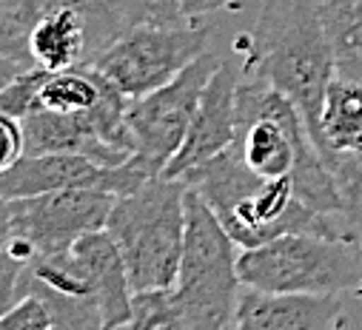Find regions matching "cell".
Masks as SVG:
<instances>
[{"mask_svg": "<svg viewBox=\"0 0 362 330\" xmlns=\"http://www.w3.org/2000/svg\"><path fill=\"white\" fill-rule=\"evenodd\" d=\"M209 46L206 26H137L123 29L92 66L129 97H143L174 80Z\"/></svg>", "mask_w": 362, "mask_h": 330, "instance_id": "obj_7", "label": "cell"}, {"mask_svg": "<svg viewBox=\"0 0 362 330\" xmlns=\"http://www.w3.org/2000/svg\"><path fill=\"white\" fill-rule=\"evenodd\" d=\"M120 32L109 0H40L29 54L37 68L63 71L92 63Z\"/></svg>", "mask_w": 362, "mask_h": 330, "instance_id": "obj_9", "label": "cell"}, {"mask_svg": "<svg viewBox=\"0 0 362 330\" xmlns=\"http://www.w3.org/2000/svg\"><path fill=\"white\" fill-rule=\"evenodd\" d=\"M248 68L294 100L317 140L328 82L337 77L320 0H262Z\"/></svg>", "mask_w": 362, "mask_h": 330, "instance_id": "obj_3", "label": "cell"}, {"mask_svg": "<svg viewBox=\"0 0 362 330\" xmlns=\"http://www.w3.org/2000/svg\"><path fill=\"white\" fill-rule=\"evenodd\" d=\"M186 191L183 180L160 174L115 200L106 231L120 248L132 291L174 288L186 239Z\"/></svg>", "mask_w": 362, "mask_h": 330, "instance_id": "obj_4", "label": "cell"}, {"mask_svg": "<svg viewBox=\"0 0 362 330\" xmlns=\"http://www.w3.org/2000/svg\"><path fill=\"white\" fill-rule=\"evenodd\" d=\"M123 29L137 26H186L192 23L183 15L180 0H109Z\"/></svg>", "mask_w": 362, "mask_h": 330, "instance_id": "obj_16", "label": "cell"}, {"mask_svg": "<svg viewBox=\"0 0 362 330\" xmlns=\"http://www.w3.org/2000/svg\"><path fill=\"white\" fill-rule=\"evenodd\" d=\"M29 66H23V63H18V60H9V57H0V89L6 86V82H12L21 71H26ZM37 68V66H35Z\"/></svg>", "mask_w": 362, "mask_h": 330, "instance_id": "obj_25", "label": "cell"}, {"mask_svg": "<svg viewBox=\"0 0 362 330\" xmlns=\"http://www.w3.org/2000/svg\"><path fill=\"white\" fill-rule=\"evenodd\" d=\"M23 154H26L23 123L6 111H0V174L9 171Z\"/></svg>", "mask_w": 362, "mask_h": 330, "instance_id": "obj_22", "label": "cell"}, {"mask_svg": "<svg viewBox=\"0 0 362 330\" xmlns=\"http://www.w3.org/2000/svg\"><path fill=\"white\" fill-rule=\"evenodd\" d=\"M74 257L86 265V271L92 274L98 299H100V313H103V330L112 327H129L132 322V282L126 262L120 257V248L112 239L106 228L92 231L80 236L71 245Z\"/></svg>", "mask_w": 362, "mask_h": 330, "instance_id": "obj_14", "label": "cell"}, {"mask_svg": "<svg viewBox=\"0 0 362 330\" xmlns=\"http://www.w3.org/2000/svg\"><path fill=\"white\" fill-rule=\"evenodd\" d=\"M351 239L320 233H286L237 257L240 282L259 291L288 293H345L362 285V265Z\"/></svg>", "mask_w": 362, "mask_h": 330, "instance_id": "obj_6", "label": "cell"}, {"mask_svg": "<svg viewBox=\"0 0 362 330\" xmlns=\"http://www.w3.org/2000/svg\"><path fill=\"white\" fill-rule=\"evenodd\" d=\"M134 330H180V316L171 299V288L134 291L132 293V322Z\"/></svg>", "mask_w": 362, "mask_h": 330, "instance_id": "obj_17", "label": "cell"}, {"mask_svg": "<svg viewBox=\"0 0 362 330\" xmlns=\"http://www.w3.org/2000/svg\"><path fill=\"white\" fill-rule=\"evenodd\" d=\"M26 257H21L18 251L6 248L0 254V319L9 313V307L18 302L21 296V276H23V268H26Z\"/></svg>", "mask_w": 362, "mask_h": 330, "instance_id": "obj_21", "label": "cell"}, {"mask_svg": "<svg viewBox=\"0 0 362 330\" xmlns=\"http://www.w3.org/2000/svg\"><path fill=\"white\" fill-rule=\"evenodd\" d=\"M223 60L203 51L192 60L174 80L165 86L129 100V131L134 137V154L148 165L151 171L163 174L168 159L183 145V137L192 126V117L200 106V97L209 80L220 68Z\"/></svg>", "mask_w": 362, "mask_h": 330, "instance_id": "obj_8", "label": "cell"}, {"mask_svg": "<svg viewBox=\"0 0 362 330\" xmlns=\"http://www.w3.org/2000/svg\"><path fill=\"white\" fill-rule=\"evenodd\" d=\"M356 242H359V245H362V231H359V236H356Z\"/></svg>", "mask_w": 362, "mask_h": 330, "instance_id": "obj_26", "label": "cell"}, {"mask_svg": "<svg viewBox=\"0 0 362 330\" xmlns=\"http://www.w3.org/2000/svg\"><path fill=\"white\" fill-rule=\"evenodd\" d=\"M21 293H37L46 302L54 330H103L95 279L71 248L60 254H35L23 268Z\"/></svg>", "mask_w": 362, "mask_h": 330, "instance_id": "obj_11", "label": "cell"}, {"mask_svg": "<svg viewBox=\"0 0 362 330\" xmlns=\"http://www.w3.org/2000/svg\"><path fill=\"white\" fill-rule=\"evenodd\" d=\"M115 200L100 188H66L4 202L12 216V239H23L35 254H60L80 236L106 228Z\"/></svg>", "mask_w": 362, "mask_h": 330, "instance_id": "obj_10", "label": "cell"}, {"mask_svg": "<svg viewBox=\"0 0 362 330\" xmlns=\"http://www.w3.org/2000/svg\"><path fill=\"white\" fill-rule=\"evenodd\" d=\"M337 77L362 82V0H320Z\"/></svg>", "mask_w": 362, "mask_h": 330, "instance_id": "obj_15", "label": "cell"}, {"mask_svg": "<svg viewBox=\"0 0 362 330\" xmlns=\"http://www.w3.org/2000/svg\"><path fill=\"white\" fill-rule=\"evenodd\" d=\"M12 236H15V231H12V216H9V208H6V202L0 200V254H4L6 248H9Z\"/></svg>", "mask_w": 362, "mask_h": 330, "instance_id": "obj_24", "label": "cell"}, {"mask_svg": "<svg viewBox=\"0 0 362 330\" xmlns=\"http://www.w3.org/2000/svg\"><path fill=\"white\" fill-rule=\"evenodd\" d=\"M345 324L342 293H288L243 285L234 307L240 330H334Z\"/></svg>", "mask_w": 362, "mask_h": 330, "instance_id": "obj_13", "label": "cell"}, {"mask_svg": "<svg viewBox=\"0 0 362 330\" xmlns=\"http://www.w3.org/2000/svg\"><path fill=\"white\" fill-rule=\"evenodd\" d=\"M231 148L259 177H288L294 194L314 211L345 219L334 174L314 145L291 97L268 80L248 74L237 86V134Z\"/></svg>", "mask_w": 362, "mask_h": 330, "instance_id": "obj_1", "label": "cell"}, {"mask_svg": "<svg viewBox=\"0 0 362 330\" xmlns=\"http://www.w3.org/2000/svg\"><path fill=\"white\" fill-rule=\"evenodd\" d=\"M0 330H54V319L37 293H21L9 313L0 319Z\"/></svg>", "mask_w": 362, "mask_h": 330, "instance_id": "obj_19", "label": "cell"}, {"mask_svg": "<svg viewBox=\"0 0 362 330\" xmlns=\"http://www.w3.org/2000/svg\"><path fill=\"white\" fill-rule=\"evenodd\" d=\"M237 86L240 77L234 63L223 60L214 77L200 97V106L192 117V126L183 137V145L168 159L163 169V177L168 180H183L189 171L200 169L211 157L223 154L237 134Z\"/></svg>", "mask_w": 362, "mask_h": 330, "instance_id": "obj_12", "label": "cell"}, {"mask_svg": "<svg viewBox=\"0 0 362 330\" xmlns=\"http://www.w3.org/2000/svg\"><path fill=\"white\" fill-rule=\"evenodd\" d=\"M46 77H49L46 68H26V71H21L12 82H6V86L0 89V111H6L12 117L23 120L35 109L40 86L46 82Z\"/></svg>", "mask_w": 362, "mask_h": 330, "instance_id": "obj_18", "label": "cell"}, {"mask_svg": "<svg viewBox=\"0 0 362 330\" xmlns=\"http://www.w3.org/2000/svg\"><path fill=\"white\" fill-rule=\"evenodd\" d=\"M220 216L226 231L240 248H257L286 233H320L334 239H351V231L337 225L339 216L308 208L288 177H259L228 145L200 169L183 177Z\"/></svg>", "mask_w": 362, "mask_h": 330, "instance_id": "obj_2", "label": "cell"}, {"mask_svg": "<svg viewBox=\"0 0 362 330\" xmlns=\"http://www.w3.org/2000/svg\"><path fill=\"white\" fill-rule=\"evenodd\" d=\"M0 57H9V60H18V63L35 68L32 54H29V29L12 12L6 0H0Z\"/></svg>", "mask_w": 362, "mask_h": 330, "instance_id": "obj_20", "label": "cell"}, {"mask_svg": "<svg viewBox=\"0 0 362 330\" xmlns=\"http://www.w3.org/2000/svg\"><path fill=\"white\" fill-rule=\"evenodd\" d=\"M237 257V242L214 208L189 188L183 259L171 288L180 330H223L234 324V307L243 288Z\"/></svg>", "mask_w": 362, "mask_h": 330, "instance_id": "obj_5", "label": "cell"}, {"mask_svg": "<svg viewBox=\"0 0 362 330\" xmlns=\"http://www.w3.org/2000/svg\"><path fill=\"white\" fill-rule=\"evenodd\" d=\"M240 0H180V6H183V15L194 23L197 18L203 15H211V12H220L226 6H234Z\"/></svg>", "mask_w": 362, "mask_h": 330, "instance_id": "obj_23", "label": "cell"}]
</instances>
